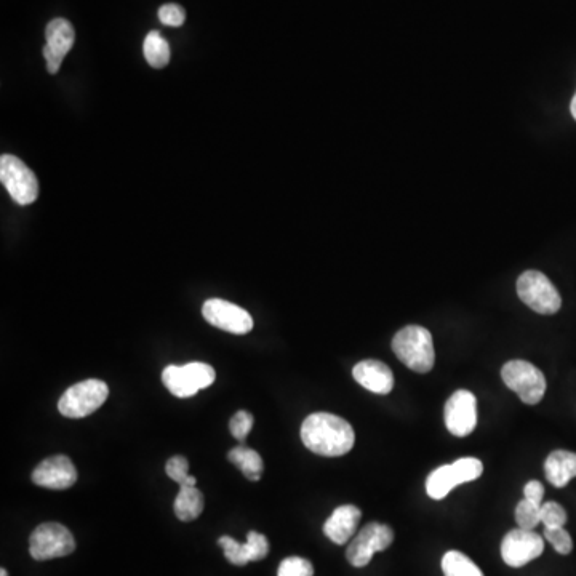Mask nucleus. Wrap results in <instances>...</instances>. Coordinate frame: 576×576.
Here are the masks:
<instances>
[{"instance_id":"32","label":"nucleus","mask_w":576,"mask_h":576,"mask_svg":"<svg viewBox=\"0 0 576 576\" xmlns=\"http://www.w3.org/2000/svg\"><path fill=\"white\" fill-rule=\"evenodd\" d=\"M570 111H572L573 119L576 120V93L573 96L572 104H570Z\"/></svg>"},{"instance_id":"7","label":"nucleus","mask_w":576,"mask_h":576,"mask_svg":"<svg viewBox=\"0 0 576 576\" xmlns=\"http://www.w3.org/2000/svg\"><path fill=\"white\" fill-rule=\"evenodd\" d=\"M517 295L528 308L544 316L556 314L562 306V298L557 288L540 271H527L519 277Z\"/></svg>"},{"instance_id":"25","label":"nucleus","mask_w":576,"mask_h":576,"mask_svg":"<svg viewBox=\"0 0 576 576\" xmlns=\"http://www.w3.org/2000/svg\"><path fill=\"white\" fill-rule=\"evenodd\" d=\"M167 476L175 480L180 487H196V477L189 476V463L184 456H173L165 466Z\"/></svg>"},{"instance_id":"29","label":"nucleus","mask_w":576,"mask_h":576,"mask_svg":"<svg viewBox=\"0 0 576 576\" xmlns=\"http://www.w3.org/2000/svg\"><path fill=\"white\" fill-rule=\"evenodd\" d=\"M252 428V413L245 412V410L237 412L236 415L232 416L231 421H229V431H231L232 437L239 440V442H245Z\"/></svg>"},{"instance_id":"20","label":"nucleus","mask_w":576,"mask_h":576,"mask_svg":"<svg viewBox=\"0 0 576 576\" xmlns=\"http://www.w3.org/2000/svg\"><path fill=\"white\" fill-rule=\"evenodd\" d=\"M204 495L196 487H181L180 492L176 495L175 514L183 522H191L204 511Z\"/></svg>"},{"instance_id":"6","label":"nucleus","mask_w":576,"mask_h":576,"mask_svg":"<svg viewBox=\"0 0 576 576\" xmlns=\"http://www.w3.org/2000/svg\"><path fill=\"white\" fill-rule=\"evenodd\" d=\"M215 378V368L202 362H191L183 367L168 365L162 372L165 388L180 399L192 397L200 389L210 388L215 383Z\"/></svg>"},{"instance_id":"5","label":"nucleus","mask_w":576,"mask_h":576,"mask_svg":"<svg viewBox=\"0 0 576 576\" xmlns=\"http://www.w3.org/2000/svg\"><path fill=\"white\" fill-rule=\"evenodd\" d=\"M109 396L108 384L101 380H85L64 392L58 410L66 418H85L95 413Z\"/></svg>"},{"instance_id":"30","label":"nucleus","mask_w":576,"mask_h":576,"mask_svg":"<svg viewBox=\"0 0 576 576\" xmlns=\"http://www.w3.org/2000/svg\"><path fill=\"white\" fill-rule=\"evenodd\" d=\"M159 20L165 26H173V28H180L186 21V12L183 7L176 4H165L159 8Z\"/></svg>"},{"instance_id":"13","label":"nucleus","mask_w":576,"mask_h":576,"mask_svg":"<svg viewBox=\"0 0 576 576\" xmlns=\"http://www.w3.org/2000/svg\"><path fill=\"white\" fill-rule=\"evenodd\" d=\"M445 426L453 436L466 437L477 426V400L472 392L456 391L445 405Z\"/></svg>"},{"instance_id":"26","label":"nucleus","mask_w":576,"mask_h":576,"mask_svg":"<svg viewBox=\"0 0 576 576\" xmlns=\"http://www.w3.org/2000/svg\"><path fill=\"white\" fill-rule=\"evenodd\" d=\"M567 522V512L559 503L548 501L541 504V524L544 528H562Z\"/></svg>"},{"instance_id":"23","label":"nucleus","mask_w":576,"mask_h":576,"mask_svg":"<svg viewBox=\"0 0 576 576\" xmlns=\"http://www.w3.org/2000/svg\"><path fill=\"white\" fill-rule=\"evenodd\" d=\"M442 572L445 576H484L482 570L460 551H448L442 557Z\"/></svg>"},{"instance_id":"33","label":"nucleus","mask_w":576,"mask_h":576,"mask_svg":"<svg viewBox=\"0 0 576 576\" xmlns=\"http://www.w3.org/2000/svg\"><path fill=\"white\" fill-rule=\"evenodd\" d=\"M0 576H8L7 570H5V568H2V570H0Z\"/></svg>"},{"instance_id":"10","label":"nucleus","mask_w":576,"mask_h":576,"mask_svg":"<svg viewBox=\"0 0 576 576\" xmlns=\"http://www.w3.org/2000/svg\"><path fill=\"white\" fill-rule=\"evenodd\" d=\"M392 541H394V532L388 525L378 524V522L365 525L349 543L348 551H346L349 564L357 568L367 567L372 557L375 556V552L388 549Z\"/></svg>"},{"instance_id":"31","label":"nucleus","mask_w":576,"mask_h":576,"mask_svg":"<svg viewBox=\"0 0 576 576\" xmlns=\"http://www.w3.org/2000/svg\"><path fill=\"white\" fill-rule=\"evenodd\" d=\"M544 487L538 480H530L524 488L525 500L532 501L535 504H543Z\"/></svg>"},{"instance_id":"28","label":"nucleus","mask_w":576,"mask_h":576,"mask_svg":"<svg viewBox=\"0 0 576 576\" xmlns=\"http://www.w3.org/2000/svg\"><path fill=\"white\" fill-rule=\"evenodd\" d=\"M544 538L552 544V548L556 549L562 556H567L573 549V541L570 533L562 528H544Z\"/></svg>"},{"instance_id":"18","label":"nucleus","mask_w":576,"mask_h":576,"mask_svg":"<svg viewBox=\"0 0 576 576\" xmlns=\"http://www.w3.org/2000/svg\"><path fill=\"white\" fill-rule=\"evenodd\" d=\"M362 512L357 506L344 504L333 511L324 525V533L335 544H346L356 533Z\"/></svg>"},{"instance_id":"8","label":"nucleus","mask_w":576,"mask_h":576,"mask_svg":"<svg viewBox=\"0 0 576 576\" xmlns=\"http://www.w3.org/2000/svg\"><path fill=\"white\" fill-rule=\"evenodd\" d=\"M74 551V536L64 525L55 522L39 525L29 538V554L39 562L66 557Z\"/></svg>"},{"instance_id":"12","label":"nucleus","mask_w":576,"mask_h":576,"mask_svg":"<svg viewBox=\"0 0 576 576\" xmlns=\"http://www.w3.org/2000/svg\"><path fill=\"white\" fill-rule=\"evenodd\" d=\"M202 314L208 324L234 335L252 332L253 319L245 309L220 298L205 301Z\"/></svg>"},{"instance_id":"19","label":"nucleus","mask_w":576,"mask_h":576,"mask_svg":"<svg viewBox=\"0 0 576 576\" xmlns=\"http://www.w3.org/2000/svg\"><path fill=\"white\" fill-rule=\"evenodd\" d=\"M544 474L549 484L564 488L573 477H576V453L567 450L552 452L544 461Z\"/></svg>"},{"instance_id":"15","label":"nucleus","mask_w":576,"mask_h":576,"mask_svg":"<svg viewBox=\"0 0 576 576\" xmlns=\"http://www.w3.org/2000/svg\"><path fill=\"white\" fill-rule=\"evenodd\" d=\"M45 37H47V44L44 47L45 63H47L48 72L56 74L60 71L64 56L68 55L74 45L76 32L68 20L55 18L47 24Z\"/></svg>"},{"instance_id":"9","label":"nucleus","mask_w":576,"mask_h":576,"mask_svg":"<svg viewBox=\"0 0 576 576\" xmlns=\"http://www.w3.org/2000/svg\"><path fill=\"white\" fill-rule=\"evenodd\" d=\"M0 181L16 204L29 205L39 197V181L28 165L18 157H0Z\"/></svg>"},{"instance_id":"11","label":"nucleus","mask_w":576,"mask_h":576,"mask_svg":"<svg viewBox=\"0 0 576 576\" xmlns=\"http://www.w3.org/2000/svg\"><path fill=\"white\" fill-rule=\"evenodd\" d=\"M544 541L535 530L516 528L504 536L501 557L509 567L520 568L543 554Z\"/></svg>"},{"instance_id":"4","label":"nucleus","mask_w":576,"mask_h":576,"mask_svg":"<svg viewBox=\"0 0 576 576\" xmlns=\"http://www.w3.org/2000/svg\"><path fill=\"white\" fill-rule=\"evenodd\" d=\"M482 472H484L482 461L477 458H460L453 464H445L431 472L426 480V492L432 500H444L453 488L479 479Z\"/></svg>"},{"instance_id":"22","label":"nucleus","mask_w":576,"mask_h":576,"mask_svg":"<svg viewBox=\"0 0 576 576\" xmlns=\"http://www.w3.org/2000/svg\"><path fill=\"white\" fill-rule=\"evenodd\" d=\"M143 52L144 58L151 64L152 68H165L170 61V45L160 32H149L144 39Z\"/></svg>"},{"instance_id":"24","label":"nucleus","mask_w":576,"mask_h":576,"mask_svg":"<svg viewBox=\"0 0 576 576\" xmlns=\"http://www.w3.org/2000/svg\"><path fill=\"white\" fill-rule=\"evenodd\" d=\"M516 522L519 528L535 530L541 524V506L528 500H520L516 508Z\"/></svg>"},{"instance_id":"27","label":"nucleus","mask_w":576,"mask_h":576,"mask_svg":"<svg viewBox=\"0 0 576 576\" xmlns=\"http://www.w3.org/2000/svg\"><path fill=\"white\" fill-rule=\"evenodd\" d=\"M277 576H314V567L303 557H288L279 565Z\"/></svg>"},{"instance_id":"3","label":"nucleus","mask_w":576,"mask_h":576,"mask_svg":"<svg viewBox=\"0 0 576 576\" xmlns=\"http://www.w3.org/2000/svg\"><path fill=\"white\" fill-rule=\"evenodd\" d=\"M501 378L527 405L540 404L546 392V378L540 368L527 360H511L501 368Z\"/></svg>"},{"instance_id":"16","label":"nucleus","mask_w":576,"mask_h":576,"mask_svg":"<svg viewBox=\"0 0 576 576\" xmlns=\"http://www.w3.org/2000/svg\"><path fill=\"white\" fill-rule=\"evenodd\" d=\"M218 544L223 548L226 559L237 567L263 560L269 554L268 538L258 532H248L245 544H240L231 536H221Z\"/></svg>"},{"instance_id":"2","label":"nucleus","mask_w":576,"mask_h":576,"mask_svg":"<svg viewBox=\"0 0 576 576\" xmlns=\"http://www.w3.org/2000/svg\"><path fill=\"white\" fill-rule=\"evenodd\" d=\"M392 351L402 364L416 373L431 372L436 362L432 335L420 325H408L399 330L392 340Z\"/></svg>"},{"instance_id":"1","label":"nucleus","mask_w":576,"mask_h":576,"mask_svg":"<svg viewBox=\"0 0 576 576\" xmlns=\"http://www.w3.org/2000/svg\"><path fill=\"white\" fill-rule=\"evenodd\" d=\"M306 448L320 456H343L351 452L356 434L348 421L332 413H312L301 426Z\"/></svg>"},{"instance_id":"21","label":"nucleus","mask_w":576,"mask_h":576,"mask_svg":"<svg viewBox=\"0 0 576 576\" xmlns=\"http://www.w3.org/2000/svg\"><path fill=\"white\" fill-rule=\"evenodd\" d=\"M228 460L234 466H237L242 471V474L248 480H252V482L260 480L261 476H263V460H261L260 453L255 452L253 448L245 447V445L232 448L231 452L228 453Z\"/></svg>"},{"instance_id":"14","label":"nucleus","mask_w":576,"mask_h":576,"mask_svg":"<svg viewBox=\"0 0 576 576\" xmlns=\"http://www.w3.org/2000/svg\"><path fill=\"white\" fill-rule=\"evenodd\" d=\"M32 482L50 490H66L77 482V469L71 458L50 456L32 471Z\"/></svg>"},{"instance_id":"17","label":"nucleus","mask_w":576,"mask_h":576,"mask_svg":"<svg viewBox=\"0 0 576 576\" xmlns=\"http://www.w3.org/2000/svg\"><path fill=\"white\" fill-rule=\"evenodd\" d=\"M352 376L362 388L380 396H386L394 388V375H392L391 368L380 360H362L352 370Z\"/></svg>"}]
</instances>
